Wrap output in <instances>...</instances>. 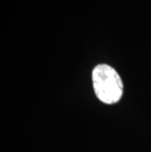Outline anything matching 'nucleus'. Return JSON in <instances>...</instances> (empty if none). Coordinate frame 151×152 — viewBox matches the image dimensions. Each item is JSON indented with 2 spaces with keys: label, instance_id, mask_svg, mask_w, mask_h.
Returning <instances> with one entry per match:
<instances>
[{
  "label": "nucleus",
  "instance_id": "1",
  "mask_svg": "<svg viewBox=\"0 0 151 152\" xmlns=\"http://www.w3.org/2000/svg\"><path fill=\"white\" fill-rule=\"evenodd\" d=\"M92 83L97 98L106 104H114L123 95V82L117 71L106 64L97 65L92 71Z\"/></svg>",
  "mask_w": 151,
  "mask_h": 152
}]
</instances>
